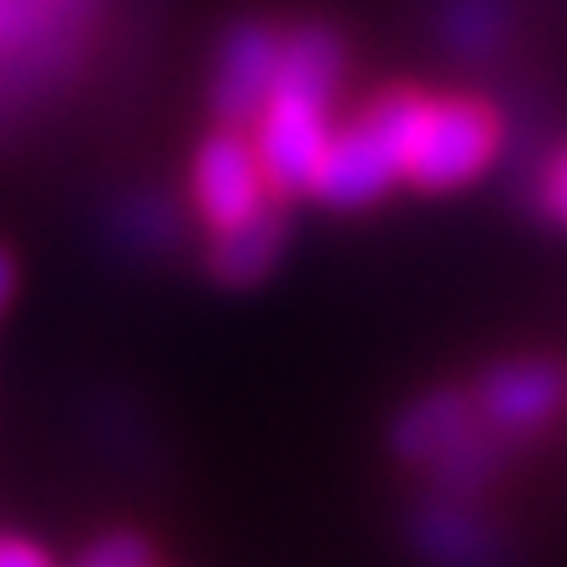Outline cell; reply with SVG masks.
<instances>
[{
	"instance_id": "obj_11",
	"label": "cell",
	"mask_w": 567,
	"mask_h": 567,
	"mask_svg": "<svg viewBox=\"0 0 567 567\" xmlns=\"http://www.w3.org/2000/svg\"><path fill=\"white\" fill-rule=\"evenodd\" d=\"M539 204L548 218H558L567 227V152H558L554 162L544 166V181H539Z\"/></svg>"
},
{
	"instance_id": "obj_9",
	"label": "cell",
	"mask_w": 567,
	"mask_h": 567,
	"mask_svg": "<svg viewBox=\"0 0 567 567\" xmlns=\"http://www.w3.org/2000/svg\"><path fill=\"white\" fill-rule=\"evenodd\" d=\"M416 539L440 567H483L492 558V544L483 535V525H477L468 511L450 506V502H435V506L421 511Z\"/></svg>"
},
{
	"instance_id": "obj_4",
	"label": "cell",
	"mask_w": 567,
	"mask_h": 567,
	"mask_svg": "<svg viewBox=\"0 0 567 567\" xmlns=\"http://www.w3.org/2000/svg\"><path fill=\"white\" fill-rule=\"evenodd\" d=\"M496 142L502 123L483 100H425L406 156V181L421 189H458L487 171Z\"/></svg>"
},
{
	"instance_id": "obj_3",
	"label": "cell",
	"mask_w": 567,
	"mask_h": 567,
	"mask_svg": "<svg viewBox=\"0 0 567 567\" xmlns=\"http://www.w3.org/2000/svg\"><path fill=\"white\" fill-rule=\"evenodd\" d=\"M393 450L406 464L431 468L445 492H473L492 477V445L483 440V416L458 393H431L406 406L393 425Z\"/></svg>"
},
{
	"instance_id": "obj_12",
	"label": "cell",
	"mask_w": 567,
	"mask_h": 567,
	"mask_svg": "<svg viewBox=\"0 0 567 567\" xmlns=\"http://www.w3.org/2000/svg\"><path fill=\"white\" fill-rule=\"evenodd\" d=\"M0 567H52V558L20 535H0Z\"/></svg>"
},
{
	"instance_id": "obj_14",
	"label": "cell",
	"mask_w": 567,
	"mask_h": 567,
	"mask_svg": "<svg viewBox=\"0 0 567 567\" xmlns=\"http://www.w3.org/2000/svg\"><path fill=\"white\" fill-rule=\"evenodd\" d=\"M10 289H14V265H10L6 251H0V308L10 303Z\"/></svg>"
},
{
	"instance_id": "obj_7",
	"label": "cell",
	"mask_w": 567,
	"mask_h": 567,
	"mask_svg": "<svg viewBox=\"0 0 567 567\" xmlns=\"http://www.w3.org/2000/svg\"><path fill=\"white\" fill-rule=\"evenodd\" d=\"M275 66H279V39L265 24H241L223 48L218 81H213V104L227 123L260 118L265 100L275 91Z\"/></svg>"
},
{
	"instance_id": "obj_10",
	"label": "cell",
	"mask_w": 567,
	"mask_h": 567,
	"mask_svg": "<svg viewBox=\"0 0 567 567\" xmlns=\"http://www.w3.org/2000/svg\"><path fill=\"white\" fill-rule=\"evenodd\" d=\"M71 567H152V548L137 535H104Z\"/></svg>"
},
{
	"instance_id": "obj_13",
	"label": "cell",
	"mask_w": 567,
	"mask_h": 567,
	"mask_svg": "<svg viewBox=\"0 0 567 567\" xmlns=\"http://www.w3.org/2000/svg\"><path fill=\"white\" fill-rule=\"evenodd\" d=\"M20 24H24V6H20V0H0V39H10Z\"/></svg>"
},
{
	"instance_id": "obj_5",
	"label": "cell",
	"mask_w": 567,
	"mask_h": 567,
	"mask_svg": "<svg viewBox=\"0 0 567 567\" xmlns=\"http://www.w3.org/2000/svg\"><path fill=\"white\" fill-rule=\"evenodd\" d=\"M477 416L487 431L525 440L544 431L563 406H567V374L548 360H511L496 364L492 374L477 383Z\"/></svg>"
},
{
	"instance_id": "obj_8",
	"label": "cell",
	"mask_w": 567,
	"mask_h": 567,
	"mask_svg": "<svg viewBox=\"0 0 567 567\" xmlns=\"http://www.w3.org/2000/svg\"><path fill=\"white\" fill-rule=\"evenodd\" d=\"M284 251V218L265 204L251 218H241L237 227L213 233V251L208 265L223 284H256L275 270V260Z\"/></svg>"
},
{
	"instance_id": "obj_6",
	"label": "cell",
	"mask_w": 567,
	"mask_h": 567,
	"mask_svg": "<svg viewBox=\"0 0 567 567\" xmlns=\"http://www.w3.org/2000/svg\"><path fill=\"white\" fill-rule=\"evenodd\" d=\"M265 171L256 162L251 137L241 133H218L208 137L199 156H194V204L208 218L213 233L237 227L241 218L265 208Z\"/></svg>"
},
{
	"instance_id": "obj_2",
	"label": "cell",
	"mask_w": 567,
	"mask_h": 567,
	"mask_svg": "<svg viewBox=\"0 0 567 567\" xmlns=\"http://www.w3.org/2000/svg\"><path fill=\"white\" fill-rule=\"evenodd\" d=\"M425 110V95L416 91H388L354 114L341 133H331V147L317 166L312 194L331 208H364L383 199L398 181H406V156Z\"/></svg>"
},
{
	"instance_id": "obj_1",
	"label": "cell",
	"mask_w": 567,
	"mask_h": 567,
	"mask_svg": "<svg viewBox=\"0 0 567 567\" xmlns=\"http://www.w3.org/2000/svg\"><path fill=\"white\" fill-rule=\"evenodd\" d=\"M341 85V43L327 29H303L279 43L275 91L256 123V162L275 194H303L331 147V100Z\"/></svg>"
}]
</instances>
